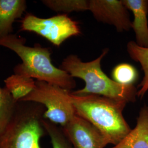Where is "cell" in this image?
Here are the masks:
<instances>
[{
  "mask_svg": "<svg viewBox=\"0 0 148 148\" xmlns=\"http://www.w3.org/2000/svg\"><path fill=\"white\" fill-rule=\"evenodd\" d=\"M25 42V38L13 34L0 38V46L14 52L21 59V63L14 68V74L57 85L69 91L75 88L74 78L52 63L49 48L40 44L31 47Z\"/></svg>",
  "mask_w": 148,
  "mask_h": 148,
  "instance_id": "1",
  "label": "cell"
},
{
  "mask_svg": "<svg viewBox=\"0 0 148 148\" xmlns=\"http://www.w3.org/2000/svg\"><path fill=\"white\" fill-rule=\"evenodd\" d=\"M70 98L76 115L94 126L108 145H116L131 131L122 114L126 102L99 95H74L71 92Z\"/></svg>",
  "mask_w": 148,
  "mask_h": 148,
  "instance_id": "2",
  "label": "cell"
},
{
  "mask_svg": "<svg viewBox=\"0 0 148 148\" xmlns=\"http://www.w3.org/2000/svg\"><path fill=\"white\" fill-rule=\"evenodd\" d=\"M108 52L105 49L101 55L89 62H83L77 56L70 54L59 67L73 78L83 79L85 87L71 93L76 95H97L127 103H134L137 97V87L120 84L109 78L101 68V62Z\"/></svg>",
  "mask_w": 148,
  "mask_h": 148,
  "instance_id": "3",
  "label": "cell"
},
{
  "mask_svg": "<svg viewBox=\"0 0 148 148\" xmlns=\"http://www.w3.org/2000/svg\"><path fill=\"white\" fill-rule=\"evenodd\" d=\"M44 108L35 103L18 101L10 123L0 136V148H41Z\"/></svg>",
  "mask_w": 148,
  "mask_h": 148,
  "instance_id": "4",
  "label": "cell"
},
{
  "mask_svg": "<svg viewBox=\"0 0 148 148\" xmlns=\"http://www.w3.org/2000/svg\"><path fill=\"white\" fill-rule=\"evenodd\" d=\"M19 101L42 105L46 108L43 119L62 127L76 116L70 91L45 81L36 80L34 90Z\"/></svg>",
  "mask_w": 148,
  "mask_h": 148,
  "instance_id": "5",
  "label": "cell"
},
{
  "mask_svg": "<svg viewBox=\"0 0 148 148\" xmlns=\"http://www.w3.org/2000/svg\"><path fill=\"white\" fill-rule=\"evenodd\" d=\"M21 31L34 32L59 47L67 39L81 34L79 23L66 14L42 18L30 13L21 21Z\"/></svg>",
  "mask_w": 148,
  "mask_h": 148,
  "instance_id": "6",
  "label": "cell"
},
{
  "mask_svg": "<svg viewBox=\"0 0 148 148\" xmlns=\"http://www.w3.org/2000/svg\"><path fill=\"white\" fill-rule=\"evenodd\" d=\"M88 11L97 21L114 26L118 32L132 29L128 10L122 0H89Z\"/></svg>",
  "mask_w": 148,
  "mask_h": 148,
  "instance_id": "7",
  "label": "cell"
},
{
  "mask_svg": "<svg viewBox=\"0 0 148 148\" xmlns=\"http://www.w3.org/2000/svg\"><path fill=\"white\" fill-rule=\"evenodd\" d=\"M62 127L63 132L73 148H105L108 145L94 126L76 115Z\"/></svg>",
  "mask_w": 148,
  "mask_h": 148,
  "instance_id": "8",
  "label": "cell"
},
{
  "mask_svg": "<svg viewBox=\"0 0 148 148\" xmlns=\"http://www.w3.org/2000/svg\"><path fill=\"white\" fill-rule=\"evenodd\" d=\"M123 5L134 16L132 29L136 43L141 47L148 48V0H122Z\"/></svg>",
  "mask_w": 148,
  "mask_h": 148,
  "instance_id": "9",
  "label": "cell"
},
{
  "mask_svg": "<svg viewBox=\"0 0 148 148\" xmlns=\"http://www.w3.org/2000/svg\"><path fill=\"white\" fill-rule=\"evenodd\" d=\"M110 148H148V106L141 108L135 127L120 143Z\"/></svg>",
  "mask_w": 148,
  "mask_h": 148,
  "instance_id": "10",
  "label": "cell"
},
{
  "mask_svg": "<svg viewBox=\"0 0 148 148\" xmlns=\"http://www.w3.org/2000/svg\"><path fill=\"white\" fill-rule=\"evenodd\" d=\"M27 8L25 0H0V38L12 34L14 21Z\"/></svg>",
  "mask_w": 148,
  "mask_h": 148,
  "instance_id": "11",
  "label": "cell"
},
{
  "mask_svg": "<svg viewBox=\"0 0 148 148\" xmlns=\"http://www.w3.org/2000/svg\"><path fill=\"white\" fill-rule=\"evenodd\" d=\"M127 51L130 57L140 64L144 72L143 79L138 86L137 97L142 99L148 91V48L139 46L135 41H130Z\"/></svg>",
  "mask_w": 148,
  "mask_h": 148,
  "instance_id": "12",
  "label": "cell"
},
{
  "mask_svg": "<svg viewBox=\"0 0 148 148\" xmlns=\"http://www.w3.org/2000/svg\"><path fill=\"white\" fill-rule=\"evenodd\" d=\"M5 87L15 101L18 102L28 95L35 87V81L16 74H13L4 81Z\"/></svg>",
  "mask_w": 148,
  "mask_h": 148,
  "instance_id": "13",
  "label": "cell"
},
{
  "mask_svg": "<svg viewBox=\"0 0 148 148\" xmlns=\"http://www.w3.org/2000/svg\"><path fill=\"white\" fill-rule=\"evenodd\" d=\"M17 104L9 90L5 87H0V136L10 123Z\"/></svg>",
  "mask_w": 148,
  "mask_h": 148,
  "instance_id": "14",
  "label": "cell"
},
{
  "mask_svg": "<svg viewBox=\"0 0 148 148\" xmlns=\"http://www.w3.org/2000/svg\"><path fill=\"white\" fill-rule=\"evenodd\" d=\"M41 2L50 10L63 14L88 11L89 0H42Z\"/></svg>",
  "mask_w": 148,
  "mask_h": 148,
  "instance_id": "15",
  "label": "cell"
},
{
  "mask_svg": "<svg viewBox=\"0 0 148 148\" xmlns=\"http://www.w3.org/2000/svg\"><path fill=\"white\" fill-rule=\"evenodd\" d=\"M112 77L114 81L120 84L132 85L137 79L138 72L130 64H119L112 70Z\"/></svg>",
  "mask_w": 148,
  "mask_h": 148,
  "instance_id": "16",
  "label": "cell"
},
{
  "mask_svg": "<svg viewBox=\"0 0 148 148\" xmlns=\"http://www.w3.org/2000/svg\"><path fill=\"white\" fill-rule=\"evenodd\" d=\"M41 122L44 130L50 137L53 148H72L63 130L56 124L43 118Z\"/></svg>",
  "mask_w": 148,
  "mask_h": 148,
  "instance_id": "17",
  "label": "cell"
}]
</instances>
